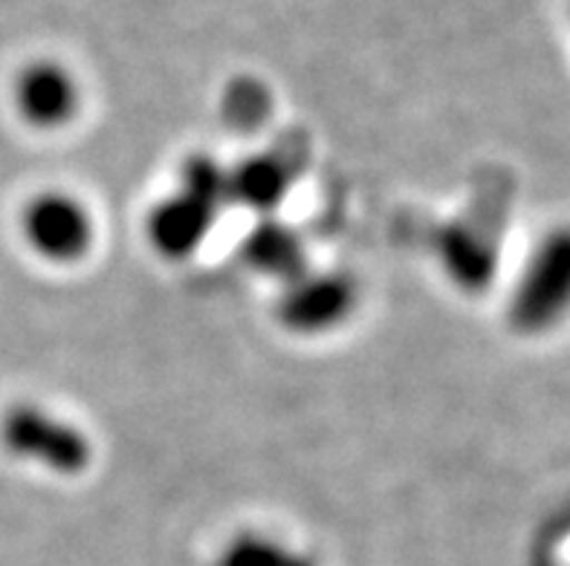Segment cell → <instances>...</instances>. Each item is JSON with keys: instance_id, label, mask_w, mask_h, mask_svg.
Instances as JSON below:
<instances>
[{"instance_id": "6da1fadb", "label": "cell", "mask_w": 570, "mask_h": 566, "mask_svg": "<svg viewBox=\"0 0 570 566\" xmlns=\"http://www.w3.org/2000/svg\"><path fill=\"white\" fill-rule=\"evenodd\" d=\"M570 316V222L553 226L533 246L515 280L507 321L521 336H544Z\"/></svg>"}, {"instance_id": "7a4b0ae2", "label": "cell", "mask_w": 570, "mask_h": 566, "mask_svg": "<svg viewBox=\"0 0 570 566\" xmlns=\"http://www.w3.org/2000/svg\"><path fill=\"white\" fill-rule=\"evenodd\" d=\"M0 445L12 457L61 477H76L94 463V445L85 430L36 401H18L0 416Z\"/></svg>"}, {"instance_id": "3957f363", "label": "cell", "mask_w": 570, "mask_h": 566, "mask_svg": "<svg viewBox=\"0 0 570 566\" xmlns=\"http://www.w3.org/2000/svg\"><path fill=\"white\" fill-rule=\"evenodd\" d=\"M21 235L47 264H79L94 246V217L79 197L67 191H41L21 208Z\"/></svg>"}, {"instance_id": "277c9868", "label": "cell", "mask_w": 570, "mask_h": 566, "mask_svg": "<svg viewBox=\"0 0 570 566\" xmlns=\"http://www.w3.org/2000/svg\"><path fill=\"white\" fill-rule=\"evenodd\" d=\"M360 292L354 278L342 272H313L304 269L287 280L275 304V318L284 330L296 336H322L354 316Z\"/></svg>"}, {"instance_id": "5b68a950", "label": "cell", "mask_w": 570, "mask_h": 566, "mask_svg": "<svg viewBox=\"0 0 570 566\" xmlns=\"http://www.w3.org/2000/svg\"><path fill=\"white\" fill-rule=\"evenodd\" d=\"M12 101L29 128L58 130L70 125L79 113L81 90L76 76L65 64L41 58V61H29L14 76Z\"/></svg>"}, {"instance_id": "8992f818", "label": "cell", "mask_w": 570, "mask_h": 566, "mask_svg": "<svg viewBox=\"0 0 570 566\" xmlns=\"http://www.w3.org/2000/svg\"><path fill=\"white\" fill-rule=\"evenodd\" d=\"M217 220V211L206 202L177 191L157 206L145 217V237L159 258L166 260H188L206 244L212 226Z\"/></svg>"}, {"instance_id": "52a82bcc", "label": "cell", "mask_w": 570, "mask_h": 566, "mask_svg": "<svg viewBox=\"0 0 570 566\" xmlns=\"http://www.w3.org/2000/svg\"><path fill=\"white\" fill-rule=\"evenodd\" d=\"M434 251H438L446 278L466 292L487 289L499 272V251L490 244V237H484L472 226H463V222L443 226L438 231Z\"/></svg>"}, {"instance_id": "ba28073f", "label": "cell", "mask_w": 570, "mask_h": 566, "mask_svg": "<svg viewBox=\"0 0 570 566\" xmlns=\"http://www.w3.org/2000/svg\"><path fill=\"white\" fill-rule=\"evenodd\" d=\"M240 258L253 272L282 280V284L298 278L307 269L302 237L289 229L287 222L273 220V217H261L255 222L253 231L240 244Z\"/></svg>"}, {"instance_id": "9c48e42d", "label": "cell", "mask_w": 570, "mask_h": 566, "mask_svg": "<svg viewBox=\"0 0 570 566\" xmlns=\"http://www.w3.org/2000/svg\"><path fill=\"white\" fill-rule=\"evenodd\" d=\"M289 191V171L273 153H255L229 168V202L267 217Z\"/></svg>"}, {"instance_id": "30bf717a", "label": "cell", "mask_w": 570, "mask_h": 566, "mask_svg": "<svg viewBox=\"0 0 570 566\" xmlns=\"http://www.w3.org/2000/svg\"><path fill=\"white\" fill-rule=\"evenodd\" d=\"M217 566H313L269 535L240 532L217 555Z\"/></svg>"}, {"instance_id": "8fae6325", "label": "cell", "mask_w": 570, "mask_h": 566, "mask_svg": "<svg viewBox=\"0 0 570 566\" xmlns=\"http://www.w3.org/2000/svg\"><path fill=\"white\" fill-rule=\"evenodd\" d=\"M180 191L206 202L220 215L229 202V168L220 166L215 157H206V153L186 157L180 168Z\"/></svg>"}, {"instance_id": "7c38bea8", "label": "cell", "mask_w": 570, "mask_h": 566, "mask_svg": "<svg viewBox=\"0 0 570 566\" xmlns=\"http://www.w3.org/2000/svg\"><path fill=\"white\" fill-rule=\"evenodd\" d=\"M229 108L235 110V116L258 119V113H264V108H267V93L255 81H238L229 90Z\"/></svg>"}]
</instances>
